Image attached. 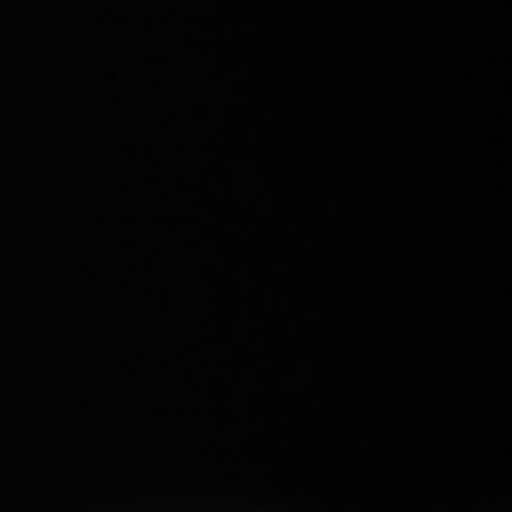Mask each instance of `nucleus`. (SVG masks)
Instances as JSON below:
<instances>
[]
</instances>
